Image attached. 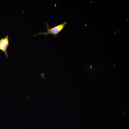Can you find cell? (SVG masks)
Returning a JSON list of instances; mask_svg holds the SVG:
<instances>
[{"label":"cell","mask_w":129,"mask_h":129,"mask_svg":"<svg viewBox=\"0 0 129 129\" xmlns=\"http://www.w3.org/2000/svg\"><path fill=\"white\" fill-rule=\"evenodd\" d=\"M45 23L47 27V32H40L37 34L34 35L33 36H36L40 34H44L46 36L48 34H51L56 37L58 34L64 29L67 23V22H65L63 23L51 28H49V25L47 22H45Z\"/></svg>","instance_id":"cell-1"},{"label":"cell","mask_w":129,"mask_h":129,"mask_svg":"<svg viewBox=\"0 0 129 129\" xmlns=\"http://www.w3.org/2000/svg\"><path fill=\"white\" fill-rule=\"evenodd\" d=\"M7 48L2 44L0 39V50L4 53L6 57L8 58V55L7 50Z\"/></svg>","instance_id":"cell-3"},{"label":"cell","mask_w":129,"mask_h":129,"mask_svg":"<svg viewBox=\"0 0 129 129\" xmlns=\"http://www.w3.org/2000/svg\"><path fill=\"white\" fill-rule=\"evenodd\" d=\"M0 40L2 44L5 46L8 47L9 44L8 36L6 35L3 38H2Z\"/></svg>","instance_id":"cell-2"}]
</instances>
